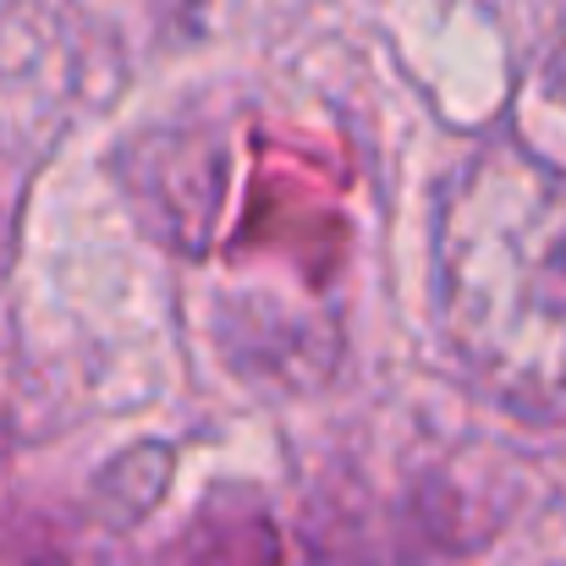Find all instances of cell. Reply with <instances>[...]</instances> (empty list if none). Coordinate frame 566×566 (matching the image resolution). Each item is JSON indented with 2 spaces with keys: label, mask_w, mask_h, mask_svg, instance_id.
I'll return each instance as SVG.
<instances>
[{
  "label": "cell",
  "mask_w": 566,
  "mask_h": 566,
  "mask_svg": "<svg viewBox=\"0 0 566 566\" xmlns=\"http://www.w3.org/2000/svg\"><path fill=\"white\" fill-rule=\"evenodd\" d=\"M434 303L506 407L566 418V171L512 144L468 160L440 203Z\"/></svg>",
  "instance_id": "1"
}]
</instances>
